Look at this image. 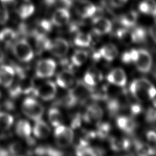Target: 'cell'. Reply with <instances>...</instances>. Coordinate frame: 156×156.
<instances>
[{
    "instance_id": "6da1fadb",
    "label": "cell",
    "mask_w": 156,
    "mask_h": 156,
    "mask_svg": "<svg viewBox=\"0 0 156 156\" xmlns=\"http://www.w3.org/2000/svg\"><path fill=\"white\" fill-rule=\"evenodd\" d=\"M132 94L138 101L152 99L156 96V89L151 82L146 79L141 78L133 80L130 86Z\"/></svg>"
},
{
    "instance_id": "7a4b0ae2",
    "label": "cell",
    "mask_w": 156,
    "mask_h": 156,
    "mask_svg": "<svg viewBox=\"0 0 156 156\" xmlns=\"http://www.w3.org/2000/svg\"><path fill=\"white\" fill-rule=\"evenodd\" d=\"M22 110L26 116L34 121L40 119L44 112L42 105L32 98H27L24 100Z\"/></svg>"
},
{
    "instance_id": "3957f363",
    "label": "cell",
    "mask_w": 156,
    "mask_h": 156,
    "mask_svg": "<svg viewBox=\"0 0 156 156\" xmlns=\"http://www.w3.org/2000/svg\"><path fill=\"white\" fill-rule=\"evenodd\" d=\"M13 52L18 60L23 62L30 61L34 57L31 46L24 39L20 40L15 43L13 46Z\"/></svg>"
},
{
    "instance_id": "277c9868",
    "label": "cell",
    "mask_w": 156,
    "mask_h": 156,
    "mask_svg": "<svg viewBox=\"0 0 156 156\" xmlns=\"http://www.w3.org/2000/svg\"><path fill=\"white\" fill-rule=\"evenodd\" d=\"M54 138L58 146L66 147L73 142L74 133L70 127L61 124L57 126L55 129Z\"/></svg>"
},
{
    "instance_id": "5b68a950",
    "label": "cell",
    "mask_w": 156,
    "mask_h": 156,
    "mask_svg": "<svg viewBox=\"0 0 156 156\" xmlns=\"http://www.w3.org/2000/svg\"><path fill=\"white\" fill-rule=\"evenodd\" d=\"M55 62L52 59H43L39 61L37 65L35 73L40 78L51 77L55 70Z\"/></svg>"
},
{
    "instance_id": "8992f818",
    "label": "cell",
    "mask_w": 156,
    "mask_h": 156,
    "mask_svg": "<svg viewBox=\"0 0 156 156\" xmlns=\"http://www.w3.org/2000/svg\"><path fill=\"white\" fill-rule=\"evenodd\" d=\"M134 63L139 71L143 73H148L151 70L152 65L151 55L146 49H138V57Z\"/></svg>"
},
{
    "instance_id": "52a82bcc",
    "label": "cell",
    "mask_w": 156,
    "mask_h": 156,
    "mask_svg": "<svg viewBox=\"0 0 156 156\" xmlns=\"http://www.w3.org/2000/svg\"><path fill=\"white\" fill-rule=\"evenodd\" d=\"M57 93L55 84L52 81H47L40 85L35 90V94L44 101L53 99Z\"/></svg>"
},
{
    "instance_id": "ba28073f",
    "label": "cell",
    "mask_w": 156,
    "mask_h": 156,
    "mask_svg": "<svg viewBox=\"0 0 156 156\" xmlns=\"http://www.w3.org/2000/svg\"><path fill=\"white\" fill-rule=\"evenodd\" d=\"M48 50L57 57H62L66 54L69 50L68 41L62 38H57L51 41Z\"/></svg>"
},
{
    "instance_id": "9c48e42d",
    "label": "cell",
    "mask_w": 156,
    "mask_h": 156,
    "mask_svg": "<svg viewBox=\"0 0 156 156\" xmlns=\"http://www.w3.org/2000/svg\"><path fill=\"white\" fill-rule=\"evenodd\" d=\"M76 13L83 18L93 16L97 11V7L87 0H77L76 7Z\"/></svg>"
},
{
    "instance_id": "30bf717a",
    "label": "cell",
    "mask_w": 156,
    "mask_h": 156,
    "mask_svg": "<svg viewBox=\"0 0 156 156\" xmlns=\"http://www.w3.org/2000/svg\"><path fill=\"white\" fill-rule=\"evenodd\" d=\"M93 31L98 35H104L109 33L112 28L111 21L101 16L94 17L93 19Z\"/></svg>"
},
{
    "instance_id": "8fae6325",
    "label": "cell",
    "mask_w": 156,
    "mask_h": 156,
    "mask_svg": "<svg viewBox=\"0 0 156 156\" xmlns=\"http://www.w3.org/2000/svg\"><path fill=\"white\" fill-rule=\"evenodd\" d=\"M102 116L103 111L101 107L97 104H91L87 108L84 119L88 123L96 124L101 120Z\"/></svg>"
},
{
    "instance_id": "7c38bea8",
    "label": "cell",
    "mask_w": 156,
    "mask_h": 156,
    "mask_svg": "<svg viewBox=\"0 0 156 156\" xmlns=\"http://www.w3.org/2000/svg\"><path fill=\"white\" fill-rule=\"evenodd\" d=\"M107 79L110 83L118 87H124L127 82L126 74L120 68L112 69L107 75Z\"/></svg>"
},
{
    "instance_id": "4fadbf2b",
    "label": "cell",
    "mask_w": 156,
    "mask_h": 156,
    "mask_svg": "<svg viewBox=\"0 0 156 156\" xmlns=\"http://www.w3.org/2000/svg\"><path fill=\"white\" fill-rule=\"evenodd\" d=\"M57 83L64 88H71L76 83L74 74L69 70H63L60 72L56 79Z\"/></svg>"
},
{
    "instance_id": "5bb4252c",
    "label": "cell",
    "mask_w": 156,
    "mask_h": 156,
    "mask_svg": "<svg viewBox=\"0 0 156 156\" xmlns=\"http://www.w3.org/2000/svg\"><path fill=\"white\" fill-rule=\"evenodd\" d=\"M69 18L70 14L69 11L65 8H59L53 13L51 22L55 26H62L68 23Z\"/></svg>"
},
{
    "instance_id": "9a60e30c",
    "label": "cell",
    "mask_w": 156,
    "mask_h": 156,
    "mask_svg": "<svg viewBox=\"0 0 156 156\" xmlns=\"http://www.w3.org/2000/svg\"><path fill=\"white\" fill-rule=\"evenodd\" d=\"M13 69L8 65L0 66V85L8 87L11 85L14 79Z\"/></svg>"
},
{
    "instance_id": "2e32d148",
    "label": "cell",
    "mask_w": 156,
    "mask_h": 156,
    "mask_svg": "<svg viewBox=\"0 0 156 156\" xmlns=\"http://www.w3.org/2000/svg\"><path fill=\"white\" fill-rule=\"evenodd\" d=\"M33 132L36 137L40 139H44L49 135L51 129L44 121L40 119L35 121L33 128Z\"/></svg>"
},
{
    "instance_id": "e0dca14e",
    "label": "cell",
    "mask_w": 156,
    "mask_h": 156,
    "mask_svg": "<svg viewBox=\"0 0 156 156\" xmlns=\"http://www.w3.org/2000/svg\"><path fill=\"white\" fill-rule=\"evenodd\" d=\"M99 54L101 57H102L108 62H111L118 55V50L115 44L108 43L101 48L100 51H99Z\"/></svg>"
},
{
    "instance_id": "ac0fdd59",
    "label": "cell",
    "mask_w": 156,
    "mask_h": 156,
    "mask_svg": "<svg viewBox=\"0 0 156 156\" xmlns=\"http://www.w3.org/2000/svg\"><path fill=\"white\" fill-rule=\"evenodd\" d=\"M116 124L118 127L122 130L126 132H132L135 128V121L126 116H121L116 119Z\"/></svg>"
},
{
    "instance_id": "d6986e66",
    "label": "cell",
    "mask_w": 156,
    "mask_h": 156,
    "mask_svg": "<svg viewBox=\"0 0 156 156\" xmlns=\"http://www.w3.org/2000/svg\"><path fill=\"white\" fill-rule=\"evenodd\" d=\"M138 20V13L134 10L123 14L120 18V23L125 27H131L135 25Z\"/></svg>"
},
{
    "instance_id": "ffe728a7",
    "label": "cell",
    "mask_w": 156,
    "mask_h": 156,
    "mask_svg": "<svg viewBox=\"0 0 156 156\" xmlns=\"http://www.w3.org/2000/svg\"><path fill=\"white\" fill-rule=\"evenodd\" d=\"M102 78L101 73L96 69H90L84 76V82L89 86L96 85Z\"/></svg>"
},
{
    "instance_id": "44dd1931",
    "label": "cell",
    "mask_w": 156,
    "mask_h": 156,
    "mask_svg": "<svg viewBox=\"0 0 156 156\" xmlns=\"http://www.w3.org/2000/svg\"><path fill=\"white\" fill-rule=\"evenodd\" d=\"M16 134L21 138H28L31 133V127L26 120H20L18 122L15 128Z\"/></svg>"
},
{
    "instance_id": "7402d4cb",
    "label": "cell",
    "mask_w": 156,
    "mask_h": 156,
    "mask_svg": "<svg viewBox=\"0 0 156 156\" xmlns=\"http://www.w3.org/2000/svg\"><path fill=\"white\" fill-rule=\"evenodd\" d=\"M48 119L51 124L56 127L61 125L63 121V116L57 108H51L48 112Z\"/></svg>"
},
{
    "instance_id": "603a6c76",
    "label": "cell",
    "mask_w": 156,
    "mask_h": 156,
    "mask_svg": "<svg viewBox=\"0 0 156 156\" xmlns=\"http://www.w3.org/2000/svg\"><path fill=\"white\" fill-rule=\"evenodd\" d=\"M35 10L32 4L26 2L21 4L18 9V14L21 19H26L30 16Z\"/></svg>"
},
{
    "instance_id": "cb8c5ba5",
    "label": "cell",
    "mask_w": 156,
    "mask_h": 156,
    "mask_svg": "<svg viewBox=\"0 0 156 156\" xmlns=\"http://www.w3.org/2000/svg\"><path fill=\"white\" fill-rule=\"evenodd\" d=\"M88 55V52L86 51L77 50L73 53L71 57V61L76 66H81L87 60Z\"/></svg>"
},
{
    "instance_id": "d4e9b609",
    "label": "cell",
    "mask_w": 156,
    "mask_h": 156,
    "mask_svg": "<svg viewBox=\"0 0 156 156\" xmlns=\"http://www.w3.org/2000/svg\"><path fill=\"white\" fill-rule=\"evenodd\" d=\"M91 41V36L90 34L80 32L77 34L74 38V43L82 47H87L90 45Z\"/></svg>"
},
{
    "instance_id": "484cf974",
    "label": "cell",
    "mask_w": 156,
    "mask_h": 156,
    "mask_svg": "<svg viewBox=\"0 0 156 156\" xmlns=\"http://www.w3.org/2000/svg\"><path fill=\"white\" fill-rule=\"evenodd\" d=\"M110 146L115 151L125 150L129 147V141L125 138H112Z\"/></svg>"
},
{
    "instance_id": "4316f807",
    "label": "cell",
    "mask_w": 156,
    "mask_h": 156,
    "mask_svg": "<svg viewBox=\"0 0 156 156\" xmlns=\"http://www.w3.org/2000/svg\"><path fill=\"white\" fill-rule=\"evenodd\" d=\"M16 37V33L10 28H5L0 31V41L5 44H10Z\"/></svg>"
},
{
    "instance_id": "83f0119b",
    "label": "cell",
    "mask_w": 156,
    "mask_h": 156,
    "mask_svg": "<svg viewBox=\"0 0 156 156\" xmlns=\"http://www.w3.org/2000/svg\"><path fill=\"white\" fill-rule=\"evenodd\" d=\"M13 122V116L5 112H0V129L5 130L9 129Z\"/></svg>"
},
{
    "instance_id": "f1b7e54d",
    "label": "cell",
    "mask_w": 156,
    "mask_h": 156,
    "mask_svg": "<svg viewBox=\"0 0 156 156\" xmlns=\"http://www.w3.org/2000/svg\"><path fill=\"white\" fill-rule=\"evenodd\" d=\"M117 37L125 44H128L133 42L132 32L124 28L120 29L117 32Z\"/></svg>"
},
{
    "instance_id": "f546056e",
    "label": "cell",
    "mask_w": 156,
    "mask_h": 156,
    "mask_svg": "<svg viewBox=\"0 0 156 156\" xmlns=\"http://www.w3.org/2000/svg\"><path fill=\"white\" fill-rule=\"evenodd\" d=\"M135 151L140 155H150L154 154V149L148 144L142 143H137L135 145Z\"/></svg>"
},
{
    "instance_id": "4dcf8cb0",
    "label": "cell",
    "mask_w": 156,
    "mask_h": 156,
    "mask_svg": "<svg viewBox=\"0 0 156 156\" xmlns=\"http://www.w3.org/2000/svg\"><path fill=\"white\" fill-rule=\"evenodd\" d=\"M133 42L141 43L145 40L146 37V33L145 29L142 27H138L134 29L132 32Z\"/></svg>"
},
{
    "instance_id": "1f68e13d",
    "label": "cell",
    "mask_w": 156,
    "mask_h": 156,
    "mask_svg": "<svg viewBox=\"0 0 156 156\" xmlns=\"http://www.w3.org/2000/svg\"><path fill=\"white\" fill-rule=\"evenodd\" d=\"M138 57V50L132 49L129 51L125 52L122 55V61L125 63H135Z\"/></svg>"
},
{
    "instance_id": "d6a6232c",
    "label": "cell",
    "mask_w": 156,
    "mask_h": 156,
    "mask_svg": "<svg viewBox=\"0 0 156 156\" xmlns=\"http://www.w3.org/2000/svg\"><path fill=\"white\" fill-rule=\"evenodd\" d=\"M36 153L40 155H60L61 153L58 152V151L47 147H40L36 149Z\"/></svg>"
},
{
    "instance_id": "836d02e7",
    "label": "cell",
    "mask_w": 156,
    "mask_h": 156,
    "mask_svg": "<svg viewBox=\"0 0 156 156\" xmlns=\"http://www.w3.org/2000/svg\"><path fill=\"white\" fill-rule=\"evenodd\" d=\"M110 127L107 123H102L98 127V130L97 131L98 135L101 138L105 137L110 131Z\"/></svg>"
},
{
    "instance_id": "e575fe53",
    "label": "cell",
    "mask_w": 156,
    "mask_h": 156,
    "mask_svg": "<svg viewBox=\"0 0 156 156\" xmlns=\"http://www.w3.org/2000/svg\"><path fill=\"white\" fill-rule=\"evenodd\" d=\"M23 146L18 142L13 143L9 146V151L13 155L20 154L23 151Z\"/></svg>"
},
{
    "instance_id": "d590c367",
    "label": "cell",
    "mask_w": 156,
    "mask_h": 156,
    "mask_svg": "<svg viewBox=\"0 0 156 156\" xmlns=\"http://www.w3.org/2000/svg\"><path fill=\"white\" fill-rule=\"evenodd\" d=\"M148 7V14L154 16H156V1L155 0H145Z\"/></svg>"
},
{
    "instance_id": "8d00e7d4",
    "label": "cell",
    "mask_w": 156,
    "mask_h": 156,
    "mask_svg": "<svg viewBox=\"0 0 156 156\" xmlns=\"http://www.w3.org/2000/svg\"><path fill=\"white\" fill-rule=\"evenodd\" d=\"M146 119L149 122H154L156 121V110L153 108H149L146 115Z\"/></svg>"
},
{
    "instance_id": "74e56055",
    "label": "cell",
    "mask_w": 156,
    "mask_h": 156,
    "mask_svg": "<svg viewBox=\"0 0 156 156\" xmlns=\"http://www.w3.org/2000/svg\"><path fill=\"white\" fill-rule=\"evenodd\" d=\"M9 12L4 7H0V24H4L9 20Z\"/></svg>"
},
{
    "instance_id": "f35d334b",
    "label": "cell",
    "mask_w": 156,
    "mask_h": 156,
    "mask_svg": "<svg viewBox=\"0 0 156 156\" xmlns=\"http://www.w3.org/2000/svg\"><path fill=\"white\" fill-rule=\"evenodd\" d=\"M128 0H110L111 5L114 7H121L124 6Z\"/></svg>"
},
{
    "instance_id": "ab89813d",
    "label": "cell",
    "mask_w": 156,
    "mask_h": 156,
    "mask_svg": "<svg viewBox=\"0 0 156 156\" xmlns=\"http://www.w3.org/2000/svg\"><path fill=\"white\" fill-rule=\"evenodd\" d=\"M149 33L153 41L156 43V20L149 28Z\"/></svg>"
},
{
    "instance_id": "60d3db41",
    "label": "cell",
    "mask_w": 156,
    "mask_h": 156,
    "mask_svg": "<svg viewBox=\"0 0 156 156\" xmlns=\"http://www.w3.org/2000/svg\"><path fill=\"white\" fill-rule=\"evenodd\" d=\"M146 138L150 142H156V132L149 130L146 133Z\"/></svg>"
},
{
    "instance_id": "b9f144b4",
    "label": "cell",
    "mask_w": 156,
    "mask_h": 156,
    "mask_svg": "<svg viewBox=\"0 0 156 156\" xmlns=\"http://www.w3.org/2000/svg\"><path fill=\"white\" fill-rule=\"evenodd\" d=\"M132 113L133 114H138L141 112V107L138 104H133L131 107Z\"/></svg>"
},
{
    "instance_id": "7bdbcfd3",
    "label": "cell",
    "mask_w": 156,
    "mask_h": 156,
    "mask_svg": "<svg viewBox=\"0 0 156 156\" xmlns=\"http://www.w3.org/2000/svg\"><path fill=\"white\" fill-rule=\"evenodd\" d=\"M62 4H63L65 6L69 7H71L74 4V3L76 1V0H60Z\"/></svg>"
},
{
    "instance_id": "ee69618b",
    "label": "cell",
    "mask_w": 156,
    "mask_h": 156,
    "mask_svg": "<svg viewBox=\"0 0 156 156\" xmlns=\"http://www.w3.org/2000/svg\"><path fill=\"white\" fill-rule=\"evenodd\" d=\"M15 0H0L2 4V5L4 6L10 5L11 4H12L13 2Z\"/></svg>"
},
{
    "instance_id": "f6af8a7d",
    "label": "cell",
    "mask_w": 156,
    "mask_h": 156,
    "mask_svg": "<svg viewBox=\"0 0 156 156\" xmlns=\"http://www.w3.org/2000/svg\"><path fill=\"white\" fill-rule=\"evenodd\" d=\"M4 58V55L1 49H0V62H2Z\"/></svg>"
},
{
    "instance_id": "bcb514c9",
    "label": "cell",
    "mask_w": 156,
    "mask_h": 156,
    "mask_svg": "<svg viewBox=\"0 0 156 156\" xmlns=\"http://www.w3.org/2000/svg\"><path fill=\"white\" fill-rule=\"evenodd\" d=\"M0 98H1V92H0Z\"/></svg>"
},
{
    "instance_id": "7dc6e473",
    "label": "cell",
    "mask_w": 156,
    "mask_h": 156,
    "mask_svg": "<svg viewBox=\"0 0 156 156\" xmlns=\"http://www.w3.org/2000/svg\"><path fill=\"white\" fill-rule=\"evenodd\" d=\"M155 143H156V142H155Z\"/></svg>"
}]
</instances>
